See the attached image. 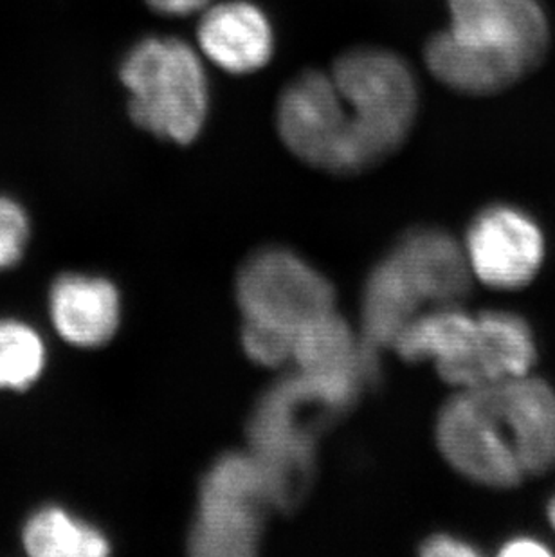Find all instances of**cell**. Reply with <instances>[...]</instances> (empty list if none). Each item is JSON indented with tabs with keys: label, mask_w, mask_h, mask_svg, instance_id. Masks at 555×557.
Segmentation results:
<instances>
[{
	"label": "cell",
	"mask_w": 555,
	"mask_h": 557,
	"mask_svg": "<svg viewBox=\"0 0 555 557\" xmlns=\"http://www.w3.org/2000/svg\"><path fill=\"white\" fill-rule=\"evenodd\" d=\"M445 460L477 484L508 490L555 466V394L541 379L461 388L436 422Z\"/></svg>",
	"instance_id": "1"
},
{
	"label": "cell",
	"mask_w": 555,
	"mask_h": 557,
	"mask_svg": "<svg viewBox=\"0 0 555 557\" xmlns=\"http://www.w3.org/2000/svg\"><path fill=\"white\" fill-rule=\"evenodd\" d=\"M451 26L425 44V63L464 95H493L534 71L548 48L535 0H447Z\"/></svg>",
	"instance_id": "2"
},
{
	"label": "cell",
	"mask_w": 555,
	"mask_h": 557,
	"mask_svg": "<svg viewBox=\"0 0 555 557\" xmlns=\"http://www.w3.org/2000/svg\"><path fill=\"white\" fill-rule=\"evenodd\" d=\"M362 386L298 372L258 403L249 421L251 453L268 474L278 509L304 498L314 471V433L320 422L350 408Z\"/></svg>",
	"instance_id": "3"
},
{
	"label": "cell",
	"mask_w": 555,
	"mask_h": 557,
	"mask_svg": "<svg viewBox=\"0 0 555 557\" xmlns=\"http://www.w3.org/2000/svg\"><path fill=\"white\" fill-rule=\"evenodd\" d=\"M350 125L354 174L378 166L408 139L419 111L414 71L398 54L356 48L332 67Z\"/></svg>",
	"instance_id": "4"
},
{
	"label": "cell",
	"mask_w": 555,
	"mask_h": 557,
	"mask_svg": "<svg viewBox=\"0 0 555 557\" xmlns=\"http://www.w3.org/2000/svg\"><path fill=\"white\" fill-rule=\"evenodd\" d=\"M131 92L128 114L163 141L189 145L205 128L210 107L208 78L199 54L181 38L148 37L121 63Z\"/></svg>",
	"instance_id": "5"
},
{
	"label": "cell",
	"mask_w": 555,
	"mask_h": 557,
	"mask_svg": "<svg viewBox=\"0 0 555 557\" xmlns=\"http://www.w3.org/2000/svg\"><path fill=\"white\" fill-rule=\"evenodd\" d=\"M269 509H278L268 474L251 451L217 460L200 482L189 553L247 557L257 553Z\"/></svg>",
	"instance_id": "6"
},
{
	"label": "cell",
	"mask_w": 555,
	"mask_h": 557,
	"mask_svg": "<svg viewBox=\"0 0 555 557\" xmlns=\"http://www.w3.org/2000/svg\"><path fill=\"white\" fill-rule=\"evenodd\" d=\"M236 301L244 321L296 336L310 321L335 310L331 282L296 252L266 248L236 274Z\"/></svg>",
	"instance_id": "7"
},
{
	"label": "cell",
	"mask_w": 555,
	"mask_h": 557,
	"mask_svg": "<svg viewBox=\"0 0 555 557\" xmlns=\"http://www.w3.org/2000/svg\"><path fill=\"white\" fill-rule=\"evenodd\" d=\"M278 132L304 163L331 174L354 175L345 100L331 73L305 71L283 89Z\"/></svg>",
	"instance_id": "8"
},
{
	"label": "cell",
	"mask_w": 555,
	"mask_h": 557,
	"mask_svg": "<svg viewBox=\"0 0 555 557\" xmlns=\"http://www.w3.org/2000/svg\"><path fill=\"white\" fill-rule=\"evenodd\" d=\"M466 255L472 276L496 289L529 284L545 257V240L530 216L508 206H493L467 232Z\"/></svg>",
	"instance_id": "9"
},
{
	"label": "cell",
	"mask_w": 555,
	"mask_h": 557,
	"mask_svg": "<svg viewBox=\"0 0 555 557\" xmlns=\"http://www.w3.org/2000/svg\"><path fill=\"white\" fill-rule=\"evenodd\" d=\"M534 361V337L519 315L482 312L466 356L441 377L456 388H477L529 375Z\"/></svg>",
	"instance_id": "10"
},
{
	"label": "cell",
	"mask_w": 555,
	"mask_h": 557,
	"mask_svg": "<svg viewBox=\"0 0 555 557\" xmlns=\"http://www.w3.org/2000/svg\"><path fill=\"white\" fill-rule=\"evenodd\" d=\"M403 268L425 309L458 306L471 289L466 248L439 230H415L390 251Z\"/></svg>",
	"instance_id": "11"
},
{
	"label": "cell",
	"mask_w": 555,
	"mask_h": 557,
	"mask_svg": "<svg viewBox=\"0 0 555 557\" xmlns=\"http://www.w3.org/2000/svg\"><path fill=\"white\" fill-rule=\"evenodd\" d=\"M200 51L231 74H251L268 65L274 33L268 16L246 0L213 5L197 29Z\"/></svg>",
	"instance_id": "12"
},
{
	"label": "cell",
	"mask_w": 555,
	"mask_h": 557,
	"mask_svg": "<svg viewBox=\"0 0 555 557\" xmlns=\"http://www.w3.org/2000/svg\"><path fill=\"white\" fill-rule=\"evenodd\" d=\"M51 318L65 342L100 347L120 325V295L107 280L67 274L51 290Z\"/></svg>",
	"instance_id": "13"
},
{
	"label": "cell",
	"mask_w": 555,
	"mask_h": 557,
	"mask_svg": "<svg viewBox=\"0 0 555 557\" xmlns=\"http://www.w3.org/2000/svg\"><path fill=\"white\" fill-rule=\"evenodd\" d=\"M425 310L419 293L388 252L373 268L362 293L361 342L367 352L379 361L378 354L393 348L400 332Z\"/></svg>",
	"instance_id": "14"
},
{
	"label": "cell",
	"mask_w": 555,
	"mask_h": 557,
	"mask_svg": "<svg viewBox=\"0 0 555 557\" xmlns=\"http://www.w3.org/2000/svg\"><path fill=\"white\" fill-rule=\"evenodd\" d=\"M24 547L35 557H101L109 542L95 527L58 507L33 516L24 529Z\"/></svg>",
	"instance_id": "15"
},
{
	"label": "cell",
	"mask_w": 555,
	"mask_h": 557,
	"mask_svg": "<svg viewBox=\"0 0 555 557\" xmlns=\"http://www.w3.org/2000/svg\"><path fill=\"white\" fill-rule=\"evenodd\" d=\"M44 363L46 350L37 332L18 321H0V388H27Z\"/></svg>",
	"instance_id": "16"
},
{
	"label": "cell",
	"mask_w": 555,
	"mask_h": 557,
	"mask_svg": "<svg viewBox=\"0 0 555 557\" xmlns=\"http://www.w3.org/2000/svg\"><path fill=\"white\" fill-rule=\"evenodd\" d=\"M242 347L255 363L276 369L293 361L294 336L271 326L242 323Z\"/></svg>",
	"instance_id": "17"
},
{
	"label": "cell",
	"mask_w": 555,
	"mask_h": 557,
	"mask_svg": "<svg viewBox=\"0 0 555 557\" xmlns=\"http://www.w3.org/2000/svg\"><path fill=\"white\" fill-rule=\"evenodd\" d=\"M27 235L26 213L13 200L0 197V269L11 268L18 262Z\"/></svg>",
	"instance_id": "18"
},
{
	"label": "cell",
	"mask_w": 555,
	"mask_h": 557,
	"mask_svg": "<svg viewBox=\"0 0 555 557\" xmlns=\"http://www.w3.org/2000/svg\"><path fill=\"white\" fill-rule=\"evenodd\" d=\"M420 553L431 557H472L477 556V548H472L469 543L449 534H439L422 545Z\"/></svg>",
	"instance_id": "19"
},
{
	"label": "cell",
	"mask_w": 555,
	"mask_h": 557,
	"mask_svg": "<svg viewBox=\"0 0 555 557\" xmlns=\"http://www.w3.org/2000/svg\"><path fill=\"white\" fill-rule=\"evenodd\" d=\"M210 0H147V4L153 11L168 16L192 15L195 11L202 10Z\"/></svg>",
	"instance_id": "20"
},
{
	"label": "cell",
	"mask_w": 555,
	"mask_h": 557,
	"mask_svg": "<svg viewBox=\"0 0 555 557\" xmlns=\"http://www.w3.org/2000/svg\"><path fill=\"white\" fill-rule=\"evenodd\" d=\"M502 556L507 557H543L551 556V548L532 537H516L505 543L502 548Z\"/></svg>",
	"instance_id": "21"
},
{
	"label": "cell",
	"mask_w": 555,
	"mask_h": 557,
	"mask_svg": "<svg viewBox=\"0 0 555 557\" xmlns=\"http://www.w3.org/2000/svg\"><path fill=\"white\" fill-rule=\"evenodd\" d=\"M548 518H551V523L555 529V496L552 498L551 505H548Z\"/></svg>",
	"instance_id": "22"
}]
</instances>
